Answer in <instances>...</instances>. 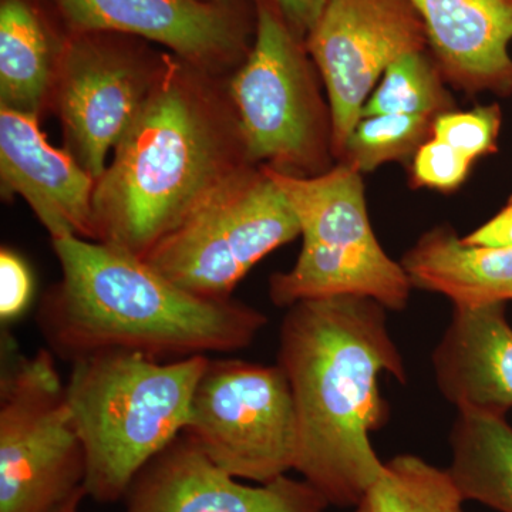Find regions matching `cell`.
Here are the masks:
<instances>
[{
    "label": "cell",
    "mask_w": 512,
    "mask_h": 512,
    "mask_svg": "<svg viewBox=\"0 0 512 512\" xmlns=\"http://www.w3.org/2000/svg\"><path fill=\"white\" fill-rule=\"evenodd\" d=\"M301 237L288 198L261 165L212 192L144 261L175 285L207 299H231L248 272Z\"/></svg>",
    "instance_id": "cell-7"
},
{
    "label": "cell",
    "mask_w": 512,
    "mask_h": 512,
    "mask_svg": "<svg viewBox=\"0 0 512 512\" xmlns=\"http://www.w3.org/2000/svg\"><path fill=\"white\" fill-rule=\"evenodd\" d=\"M284 12L286 19L302 36H308L316 25L328 0H272Z\"/></svg>",
    "instance_id": "cell-27"
},
{
    "label": "cell",
    "mask_w": 512,
    "mask_h": 512,
    "mask_svg": "<svg viewBox=\"0 0 512 512\" xmlns=\"http://www.w3.org/2000/svg\"><path fill=\"white\" fill-rule=\"evenodd\" d=\"M254 45L231 74L249 161L295 177L335 167L333 119L319 86L318 67L298 32L272 0H255Z\"/></svg>",
    "instance_id": "cell-6"
},
{
    "label": "cell",
    "mask_w": 512,
    "mask_h": 512,
    "mask_svg": "<svg viewBox=\"0 0 512 512\" xmlns=\"http://www.w3.org/2000/svg\"><path fill=\"white\" fill-rule=\"evenodd\" d=\"M431 363L437 389L458 412L507 417L512 410L507 302L454 306Z\"/></svg>",
    "instance_id": "cell-16"
},
{
    "label": "cell",
    "mask_w": 512,
    "mask_h": 512,
    "mask_svg": "<svg viewBox=\"0 0 512 512\" xmlns=\"http://www.w3.org/2000/svg\"><path fill=\"white\" fill-rule=\"evenodd\" d=\"M69 33H119L167 47L211 76L234 73L256 32L255 0H52Z\"/></svg>",
    "instance_id": "cell-12"
},
{
    "label": "cell",
    "mask_w": 512,
    "mask_h": 512,
    "mask_svg": "<svg viewBox=\"0 0 512 512\" xmlns=\"http://www.w3.org/2000/svg\"><path fill=\"white\" fill-rule=\"evenodd\" d=\"M66 37L35 0H0V107L37 119L52 107Z\"/></svg>",
    "instance_id": "cell-18"
},
{
    "label": "cell",
    "mask_w": 512,
    "mask_h": 512,
    "mask_svg": "<svg viewBox=\"0 0 512 512\" xmlns=\"http://www.w3.org/2000/svg\"><path fill=\"white\" fill-rule=\"evenodd\" d=\"M461 239L474 247H512V197L490 221Z\"/></svg>",
    "instance_id": "cell-26"
},
{
    "label": "cell",
    "mask_w": 512,
    "mask_h": 512,
    "mask_svg": "<svg viewBox=\"0 0 512 512\" xmlns=\"http://www.w3.org/2000/svg\"><path fill=\"white\" fill-rule=\"evenodd\" d=\"M208 362L210 356L158 360L120 350L73 360L66 393L83 444L86 495L120 500L183 434Z\"/></svg>",
    "instance_id": "cell-4"
},
{
    "label": "cell",
    "mask_w": 512,
    "mask_h": 512,
    "mask_svg": "<svg viewBox=\"0 0 512 512\" xmlns=\"http://www.w3.org/2000/svg\"><path fill=\"white\" fill-rule=\"evenodd\" d=\"M434 120L406 114L362 117L350 133L338 163L360 174L372 173L387 163L410 164L419 148L433 136Z\"/></svg>",
    "instance_id": "cell-22"
},
{
    "label": "cell",
    "mask_w": 512,
    "mask_h": 512,
    "mask_svg": "<svg viewBox=\"0 0 512 512\" xmlns=\"http://www.w3.org/2000/svg\"><path fill=\"white\" fill-rule=\"evenodd\" d=\"M448 86L512 96V0H410Z\"/></svg>",
    "instance_id": "cell-15"
},
{
    "label": "cell",
    "mask_w": 512,
    "mask_h": 512,
    "mask_svg": "<svg viewBox=\"0 0 512 512\" xmlns=\"http://www.w3.org/2000/svg\"><path fill=\"white\" fill-rule=\"evenodd\" d=\"M450 450L447 470L464 500L512 512V426L507 417L458 412Z\"/></svg>",
    "instance_id": "cell-19"
},
{
    "label": "cell",
    "mask_w": 512,
    "mask_h": 512,
    "mask_svg": "<svg viewBox=\"0 0 512 512\" xmlns=\"http://www.w3.org/2000/svg\"><path fill=\"white\" fill-rule=\"evenodd\" d=\"M126 512H325L328 501L288 476L248 485L180 434L136 478Z\"/></svg>",
    "instance_id": "cell-13"
},
{
    "label": "cell",
    "mask_w": 512,
    "mask_h": 512,
    "mask_svg": "<svg viewBox=\"0 0 512 512\" xmlns=\"http://www.w3.org/2000/svg\"><path fill=\"white\" fill-rule=\"evenodd\" d=\"M32 275L26 262L12 249L0 251V318L3 323L18 319L32 299Z\"/></svg>",
    "instance_id": "cell-25"
},
{
    "label": "cell",
    "mask_w": 512,
    "mask_h": 512,
    "mask_svg": "<svg viewBox=\"0 0 512 512\" xmlns=\"http://www.w3.org/2000/svg\"><path fill=\"white\" fill-rule=\"evenodd\" d=\"M119 33L67 32L52 107L62 123L64 150L94 180L146 106L167 53Z\"/></svg>",
    "instance_id": "cell-10"
},
{
    "label": "cell",
    "mask_w": 512,
    "mask_h": 512,
    "mask_svg": "<svg viewBox=\"0 0 512 512\" xmlns=\"http://www.w3.org/2000/svg\"><path fill=\"white\" fill-rule=\"evenodd\" d=\"M474 161L431 136L410 163V183L416 188L440 192L458 190L470 174Z\"/></svg>",
    "instance_id": "cell-24"
},
{
    "label": "cell",
    "mask_w": 512,
    "mask_h": 512,
    "mask_svg": "<svg viewBox=\"0 0 512 512\" xmlns=\"http://www.w3.org/2000/svg\"><path fill=\"white\" fill-rule=\"evenodd\" d=\"M62 279L37 313L49 349L73 362L94 353L177 360L248 348L268 323L237 299L185 291L144 259L77 237L53 239Z\"/></svg>",
    "instance_id": "cell-3"
},
{
    "label": "cell",
    "mask_w": 512,
    "mask_h": 512,
    "mask_svg": "<svg viewBox=\"0 0 512 512\" xmlns=\"http://www.w3.org/2000/svg\"><path fill=\"white\" fill-rule=\"evenodd\" d=\"M84 473L55 353L8 355L0 377V512H55L84 490Z\"/></svg>",
    "instance_id": "cell-8"
},
{
    "label": "cell",
    "mask_w": 512,
    "mask_h": 512,
    "mask_svg": "<svg viewBox=\"0 0 512 512\" xmlns=\"http://www.w3.org/2000/svg\"><path fill=\"white\" fill-rule=\"evenodd\" d=\"M464 503L447 468L400 454L384 463L383 473L355 508L356 512H464Z\"/></svg>",
    "instance_id": "cell-20"
},
{
    "label": "cell",
    "mask_w": 512,
    "mask_h": 512,
    "mask_svg": "<svg viewBox=\"0 0 512 512\" xmlns=\"http://www.w3.org/2000/svg\"><path fill=\"white\" fill-rule=\"evenodd\" d=\"M387 312L366 296H332L295 303L279 328L298 420L293 470L335 507H356L383 473L370 437L389 417L379 377H409Z\"/></svg>",
    "instance_id": "cell-1"
},
{
    "label": "cell",
    "mask_w": 512,
    "mask_h": 512,
    "mask_svg": "<svg viewBox=\"0 0 512 512\" xmlns=\"http://www.w3.org/2000/svg\"><path fill=\"white\" fill-rule=\"evenodd\" d=\"M429 49L407 53L390 64L363 107L362 117L406 114L437 119L456 109Z\"/></svg>",
    "instance_id": "cell-21"
},
{
    "label": "cell",
    "mask_w": 512,
    "mask_h": 512,
    "mask_svg": "<svg viewBox=\"0 0 512 512\" xmlns=\"http://www.w3.org/2000/svg\"><path fill=\"white\" fill-rule=\"evenodd\" d=\"M0 181L20 195L50 238L94 241L97 181L67 150L49 144L37 117L0 107Z\"/></svg>",
    "instance_id": "cell-14"
},
{
    "label": "cell",
    "mask_w": 512,
    "mask_h": 512,
    "mask_svg": "<svg viewBox=\"0 0 512 512\" xmlns=\"http://www.w3.org/2000/svg\"><path fill=\"white\" fill-rule=\"evenodd\" d=\"M404 271L413 289L439 293L453 306L512 301V247H474L439 225L404 252Z\"/></svg>",
    "instance_id": "cell-17"
},
{
    "label": "cell",
    "mask_w": 512,
    "mask_h": 512,
    "mask_svg": "<svg viewBox=\"0 0 512 512\" xmlns=\"http://www.w3.org/2000/svg\"><path fill=\"white\" fill-rule=\"evenodd\" d=\"M221 79L167 53L94 188V241L143 259L212 192L255 165Z\"/></svg>",
    "instance_id": "cell-2"
},
{
    "label": "cell",
    "mask_w": 512,
    "mask_h": 512,
    "mask_svg": "<svg viewBox=\"0 0 512 512\" xmlns=\"http://www.w3.org/2000/svg\"><path fill=\"white\" fill-rule=\"evenodd\" d=\"M183 434L238 480L268 484L286 476L295 467L298 420L284 370L210 357Z\"/></svg>",
    "instance_id": "cell-9"
},
{
    "label": "cell",
    "mask_w": 512,
    "mask_h": 512,
    "mask_svg": "<svg viewBox=\"0 0 512 512\" xmlns=\"http://www.w3.org/2000/svg\"><path fill=\"white\" fill-rule=\"evenodd\" d=\"M306 47L328 93L338 163L387 67L426 50L427 36L410 0H328Z\"/></svg>",
    "instance_id": "cell-11"
},
{
    "label": "cell",
    "mask_w": 512,
    "mask_h": 512,
    "mask_svg": "<svg viewBox=\"0 0 512 512\" xmlns=\"http://www.w3.org/2000/svg\"><path fill=\"white\" fill-rule=\"evenodd\" d=\"M264 170L288 198L303 241L296 264L269 278L275 306L346 295L375 299L387 311L409 306L412 282L373 231L362 174L342 163L316 177Z\"/></svg>",
    "instance_id": "cell-5"
},
{
    "label": "cell",
    "mask_w": 512,
    "mask_h": 512,
    "mask_svg": "<svg viewBox=\"0 0 512 512\" xmlns=\"http://www.w3.org/2000/svg\"><path fill=\"white\" fill-rule=\"evenodd\" d=\"M500 130L501 109L498 104L478 106L470 111H447L433 123V137L456 148L474 163L498 150Z\"/></svg>",
    "instance_id": "cell-23"
},
{
    "label": "cell",
    "mask_w": 512,
    "mask_h": 512,
    "mask_svg": "<svg viewBox=\"0 0 512 512\" xmlns=\"http://www.w3.org/2000/svg\"><path fill=\"white\" fill-rule=\"evenodd\" d=\"M84 497H86L84 490L79 491V493L74 494L72 498H69L66 503L60 505L55 512H79L80 501H82Z\"/></svg>",
    "instance_id": "cell-28"
}]
</instances>
